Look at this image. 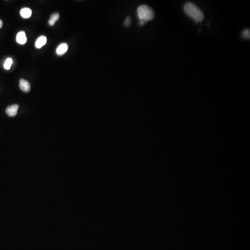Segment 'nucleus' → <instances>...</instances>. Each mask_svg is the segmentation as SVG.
<instances>
[{
    "instance_id": "2",
    "label": "nucleus",
    "mask_w": 250,
    "mask_h": 250,
    "mask_svg": "<svg viewBox=\"0 0 250 250\" xmlns=\"http://www.w3.org/2000/svg\"><path fill=\"white\" fill-rule=\"evenodd\" d=\"M138 16L140 21L147 22L154 18L155 13L153 9L146 5H142L139 6L137 10Z\"/></svg>"
},
{
    "instance_id": "6",
    "label": "nucleus",
    "mask_w": 250,
    "mask_h": 250,
    "mask_svg": "<svg viewBox=\"0 0 250 250\" xmlns=\"http://www.w3.org/2000/svg\"><path fill=\"white\" fill-rule=\"evenodd\" d=\"M68 49V45L66 43L60 44L56 50V53L58 55L61 56L66 53Z\"/></svg>"
},
{
    "instance_id": "9",
    "label": "nucleus",
    "mask_w": 250,
    "mask_h": 250,
    "mask_svg": "<svg viewBox=\"0 0 250 250\" xmlns=\"http://www.w3.org/2000/svg\"><path fill=\"white\" fill-rule=\"evenodd\" d=\"M59 14L58 13H55L51 14V18L48 21V24L51 26H53L54 25L55 22L59 19Z\"/></svg>"
},
{
    "instance_id": "5",
    "label": "nucleus",
    "mask_w": 250,
    "mask_h": 250,
    "mask_svg": "<svg viewBox=\"0 0 250 250\" xmlns=\"http://www.w3.org/2000/svg\"><path fill=\"white\" fill-rule=\"evenodd\" d=\"M16 39L18 43L21 45H24L26 44L27 41V38H26V34L25 32L21 31L18 33Z\"/></svg>"
},
{
    "instance_id": "4",
    "label": "nucleus",
    "mask_w": 250,
    "mask_h": 250,
    "mask_svg": "<svg viewBox=\"0 0 250 250\" xmlns=\"http://www.w3.org/2000/svg\"><path fill=\"white\" fill-rule=\"evenodd\" d=\"M20 87L24 92H29L31 90V85L29 83L24 79H20Z\"/></svg>"
},
{
    "instance_id": "7",
    "label": "nucleus",
    "mask_w": 250,
    "mask_h": 250,
    "mask_svg": "<svg viewBox=\"0 0 250 250\" xmlns=\"http://www.w3.org/2000/svg\"><path fill=\"white\" fill-rule=\"evenodd\" d=\"M46 42H47V38L44 35H42L39 37L36 40L35 42V46L36 48L39 49L45 46L46 44Z\"/></svg>"
},
{
    "instance_id": "12",
    "label": "nucleus",
    "mask_w": 250,
    "mask_h": 250,
    "mask_svg": "<svg viewBox=\"0 0 250 250\" xmlns=\"http://www.w3.org/2000/svg\"><path fill=\"white\" fill-rule=\"evenodd\" d=\"M131 23H132L131 18L130 17V16H128L125 21L124 23V26H127V27H128L131 25Z\"/></svg>"
},
{
    "instance_id": "11",
    "label": "nucleus",
    "mask_w": 250,
    "mask_h": 250,
    "mask_svg": "<svg viewBox=\"0 0 250 250\" xmlns=\"http://www.w3.org/2000/svg\"><path fill=\"white\" fill-rule=\"evenodd\" d=\"M242 36L244 38L249 39L250 38V29H246L244 30L242 32Z\"/></svg>"
},
{
    "instance_id": "3",
    "label": "nucleus",
    "mask_w": 250,
    "mask_h": 250,
    "mask_svg": "<svg viewBox=\"0 0 250 250\" xmlns=\"http://www.w3.org/2000/svg\"><path fill=\"white\" fill-rule=\"evenodd\" d=\"M19 106L18 104H14L9 106L6 110V112L7 115L10 117H14L17 113V111L19 109Z\"/></svg>"
},
{
    "instance_id": "1",
    "label": "nucleus",
    "mask_w": 250,
    "mask_h": 250,
    "mask_svg": "<svg viewBox=\"0 0 250 250\" xmlns=\"http://www.w3.org/2000/svg\"><path fill=\"white\" fill-rule=\"evenodd\" d=\"M184 9L186 14L193 18L196 22H201L204 20L203 12L192 2H186L184 6Z\"/></svg>"
},
{
    "instance_id": "10",
    "label": "nucleus",
    "mask_w": 250,
    "mask_h": 250,
    "mask_svg": "<svg viewBox=\"0 0 250 250\" xmlns=\"http://www.w3.org/2000/svg\"><path fill=\"white\" fill-rule=\"evenodd\" d=\"M13 63V60L11 58H8L6 60L5 63L4 65L5 69L6 70H9L11 67V65Z\"/></svg>"
},
{
    "instance_id": "8",
    "label": "nucleus",
    "mask_w": 250,
    "mask_h": 250,
    "mask_svg": "<svg viewBox=\"0 0 250 250\" xmlns=\"http://www.w3.org/2000/svg\"><path fill=\"white\" fill-rule=\"evenodd\" d=\"M20 14L22 17L27 19L32 16V11L29 8H24L21 9V10L20 11Z\"/></svg>"
},
{
    "instance_id": "13",
    "label": "nucleus",
    "mask_w": 250,
    "mask_h": 250,
    "mask_svg": "<svg viewBox=\"0 0 250 250\" xmlns=\"http://www.w3.org/2000/svg\"><path fill=\"white\" fill-rule=\"evenodd\" d=\"M2 26H3V22H2V20H0V29L1 28Z\"/></svg>"
}]
</instances>
